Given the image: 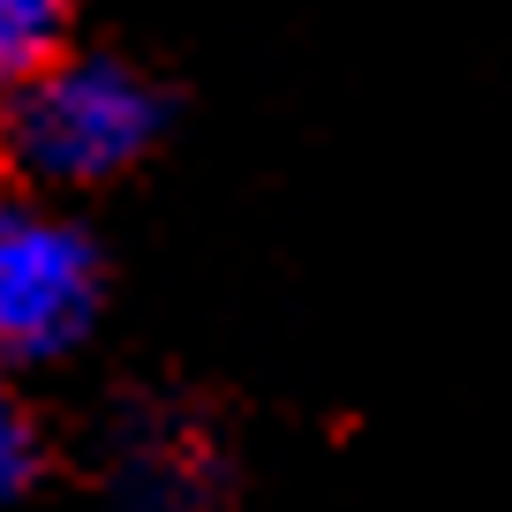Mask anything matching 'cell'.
Segmentation results:
<instances>
[{
  "instance_id": "1",
  "label": "cell",
  "mask_w": 512,
  "mask_h": 512,
  "mask_svg": "<svg viewBox=\"0 0 512 512\" xmlns=\"http://www.w3.org/2000/svg\"><path fill=\"white\" fill-rule=\"evenodd\" d=\"M159 136V91L121 61H46L8 91L0 151L46 189H91L136 166Z\"/></svg>"
},
{
  "instance_id": "2",
  "label": "cell",
  "mask_w": 512,
  "mask_h": 512,
  "mask_svg": "<svg viewBox=\"0 0 512 512\" xmlns=\"http://www.w3.org/2000/svg\"><path fill=\"white\" fill-rule=\"evenodd\" d=\"M98 249L68 211L16 196L0 204V362H61L98 324Z\"/></svg>"
},
{
  "instance_id": "3",
  "label": "cell",
  "mask_w": 512,
  "mask_h": 512,
  "mask_svg": "<svg viewBox=\"0 0 512 512\" xmlns=\"http://www.w3.org/2000/svg\"><path fill=\"white\" fill-rule=\"evenodd\" d=\"M113 497H121V512H211V497H219V452L189 422L151 415L113 452Z\"/></svg>"
},
{
  "instance_id": "4",
  "label": "cell",
  "mask_w": 512,
  "mask_h": 512,
  "mask_svg": "<svg viewBox=\"0 0 512 512\" xmlns=\"http://www.w3.org/2000/svg\"><path fill=\"white\" fill-rule=\"evenodd\" d=\"M68 46V0H0V98Z\"/></svg>"
},
{
  "instance_id": "5",
  "label": "cell",
  "mask_w": 512,
  "mask_h": 512,
  "mask_svg": "<svg viewBox=\"0 0 512 512\" xmlns=\"http://www.w3.org/2000/svg\"><path fill=\"white\" fill-rule=\"evenodd\" d=\"M31 482H38V422H31V407H23L8 362H0V505L23 497Z\"/></svg>"
}]
</instances>
